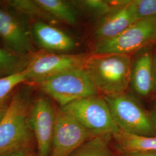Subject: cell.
Listing matches in <instances>:
<instances>
[{
	"instance_id": "1",
	"label": "cell",
	"mask_w": 156,
	"mask_h": 156,
	"mask_svg": "<svg viewBox=\"0 0 156 156\" xmlns=\"http://www.w3.org/2000/svg\"><path fill=\"white\" fill-rule=\"evenodd\" d=\"M131 65L130 55L93 53L83 67L98 93L110 96L126 93L129 86Z\"/></svg>"
},
{
	"instance_id": "2",
	"label": "cell",
	"mask_w": 156,
	"mask_h": 156,
	"mask_svg": "<svg viewBox=\"0 0 156 156\" xmlns=\"http://www.w3.org/2000/svg\"><path fill=\"white\" fill-rule=\"evenodd\" d=\"M33 86L27 83L12 96L4 116L0 120V153L29 145L33 133L29 124V109Z\"/></svg>"
},
{
	"instance_id": "3",
	"label": "cell",
	"mask_w": 156,
	"mask_h": 156,
	"mask_svg": "<svg viewBox=\"0 0 156 156\" xmlns=\"http://www.w3.org/2000/svg\"><path fill=\"white\" fill-rule=\"evenodd\" d=\"M32 85L36 86L44 94L57 102L60 106L98 94L84 67L67 71Z\"/></svg>"
},
{
	"instance_id": "4",
	"label": "cell",
	"mask_w": 156,
	"mask_h": 156,
	"mask_svg": "<svg viewBox=\"0 0 156 156\" xmlns=\"http://www.w3.org/2000/svg\"><path fill=\"white\" fill-rule=\"evenodd\" d=\"M115 123L120 131L142 136H156V131L146 111L133 96L126 93L103 96Z\"/></svg>"
},
{
	"instance_id": "5",
	"label": "cell",
	"mask_w": 156,
	"mask_h": 156,
	"mask_svg": "<svg viewBox=\"0 0 156 156\" xmlns=\"http://www.w3.org/2000/svg\"><path fill=\"white\" fill-rule=\"evenodd\" d=\"M156 41V16L139 20L117 36L95 43L94 54L130 55Z\"/></svg>"
},
{
	"instance_id": "6",
	"label": "cell",
	"mask_w": 156,
	"mask_h": 156,
	"mask_svg": "<svg viewBox=\"0 0 156 156\" xmlns=\"http://www.w3.org/2000/svg\"><path fill=\"white\" fill-rule=\"evenodd\" d=\"M60 107L95 135L113 134L120 131L103 96L97 95L84 98Z\"/></svg>"
},
{
	"instance_id": "7",
	"label": "cell",
	"mask_w": 156,
	"mask_h": 156,
	"mask_svg": "<svg viewBox=\"0 0 156 156\" xmlns=\"http://www.w3.org/2000/svg\"><path fill=\"white\" fill-rule=\"evenodd\" d=\"M90 55L53 53L41 50L33 55L27 70L26 83H38L60 73L83 67Z\"/></svg>"
},
{
	"instance_id": "8",
	"label": "cell",
	"mask_w": 156,
	"mask_h": 156,
	"mask_svg": "<svg viewBox=\"0 0 156 156\" xmlns=\"http://www.w3.org/2000/svg\"><path fill=\"white\" fill-rule=\"evenodd\" d=\"M95 135L69 113L56 108V123L49 156H69Z\"/></svg>"
},
{
	"instance_id": "9",
	"label": "cell",
	"mask_w": 156,
	"mask_h": 156,
	"mask_svg": "<svg viewBox=\"0 0 156 156\" xmlns=\"http://www.w3.org/2000/svg\"><path fill=\"white\" fill-rule=\"evenodd\" d=\"M56 108L49 97L40 95L31 100L29 124L37 144V156H49L56 123Z\"/></svg>"
},
{
	"instance_id": "10",
	"label": "cell",
	"mask_w": 156,
	"mask_h": 156,
	"mask_svg": "<svg viewBox=\"0 0 156 156\" xmlns=\"http://www.w3.org/2000/svg\"><path fill=\"white\" fill-rule=\"evenodd\" d=\"M0 38L5 49L22 56L36 53L31 30L26 23L0 6Z\"/></svg>"
},
{
	"instance_id": "11",
	"label": "cell",
	"mask_w": 156,
	"mask_h": 156,
	"mask_svg": "<svg viewBox=\"0 0 156 156\" xmlns=\"http://www.w3.org/2000/svg\"><path fill=\"white\" fill-rule=\"evenodd\" d=\"M31 32L34 42L42 51L69 53L77 46L76 42L71 35L48 23L35 21Z\"/></svg>"
},
{
	"instance_id": "12",
	"label": "cell",
	"mask_w": 156,
	"mask_h": 156,
	"mask_svg": "<svg viewBox=\"0 0 156 156\" xmlns=\"http://www.w3.org/2000/svg\"><path fill=\"white\" fill-rule=\"evenodd\" d=\"M132 60L129 86L141 97H147L153 90V53L149 45L137 51Z\"/></svg>"
},
{
	"instance_id": "13",
	"label": "cell",
	"mask_w": 156,
	"mask_h": 156,
	"mask_svg": "<svg viewBox=\"0 0 156 156\" xmlns=\"http://www.w3.org/2000/svg\"><path fill=\"white\" fill-rule=\"evenodd\" d=\"M138 20L134 0H131L127 5L101 19L93 34L95 42L106 41L117 36Z\"/></svg>"
},
{
	"instance_id": "14",
	"label": "cell",
	"mask_w": 156,
	"mask_h": 156,
	"mask_svg": "<svg viewBox=\"0 0 156 156\" xmlns=\"http://www.w3.org/2000/svg\"><path fill=\"white\" fill-rule=\"evenodd\" d=\"M112 143L113 148L120 154L156 151V135L142 136L119 131L112 134Z\"/></svg>"
},
{
	"instance_id": "15",
	"label": "cell",
	"mask_w": 156,
	"mask_h": 156,
	"mask_svg": "<svg viewBox=\"0 0 156 156\" xmlns=\"http://www.w3.org/2000/svg\"><path fill=\"white\" fill-rule=\"evenodd\" d=\"M40 6L57 22L75 25L78 21V8L73 1L36 0Z\"/></svg>"
},
{
	"instance_id": "16",
	"label": "cell",
	"mask_w": 156,
	"mask_h": 156,
	"mask_svg": "<svg viewBox=\"0 0 156 156\" xmlns=\"http://www.w3.org/2000/svg\"><path fill=\"white\" fill-rule=\"evenodd\" d=\"M112 134L95 136L84 143L69 156H122L113 148Z\"/></svg>"
},
{
	"instance_id": "17",
	"label": "cell",
	"mask_w": 156,
	"mask_h": 156,
	"mask_svg": "<svg viewBox=\"0 0 156 156\" xmlns=\"http://www.w3.org/2000/svg\"><path fill=\"white\" fill-rule=\"evenodd\" d=\"M33 56H22L0 48V77L24 71Z\"/></svg>"
},
{
	"instance_id": "18",
	"label": "cell",
	"mask_w": 156,
	"mask_h": 156,
	"mask_svg": "<svg viewBox=\"0 0 156 156\" xmlns=\"http://www.w3.org/2000/svg\"><path fill=\"white\" fill-rule=\"evenodd\" d=\"M131 0H84L75 1L77 8H80L101 19L115 11L127 5Z\"/></svg>"
},
{
	"instance_id": "19",
	"label": "cell",
	"mask_w": 156,
	"mask_h": 156,
	"mask_svg": "<svg viewBox=\"0 0 156 156\" xmlns=\"http://www.w3.org/2000/svg\"><path fill=\"white\" fill-rule=\"evenodd\" d=\"M5 3L23 15L36 19L35 21H42L51 24L57 23L40 6L36 0H10L6 1Z\"/></svg>"
},
{
	"instance_id": "20",
	"label": "cell",
	"mask_w": 156,
	"mask_h": 156,
	"mask_svg": "<svg viewBox=\"0 0 156 156\" xmlns=\"http://www.w3.org/2000/svg\"><path fill=\"white\" fill-rule=\"evenodd\" d=\"M27 76L26 68L20 73L0 77V105L8 101L9 95L19 84L26 82Z\"/></svg>"
},
{
	"instance_id": "21",
	"label": "cell",
	"mask_w": 156,
	"mask_h": 156,
	"mask_svg": "<svg viewBox=\"0 0 156 156\" xmlns=\"http://www.w3.org/2000/svg\"><path fill=\"white\" fill-rule=\"evenodd\" d=\"M138 20L156 16V0H134Z\"/></svg>"
},
{
	"instance_id": "22",
	"label": "cell",
	"mask_w": 156,
	"mask_h": 156,
	"mask_svg": "<svg viewBox=\"0 0 156 156\" xmlns=\"http://www.w3.org/2000/svg\"><path fill=\"white\" fill-rule=\"evenodd\" d=\"M0 156H31L30 145H25L1 153Z\"/></svg>"
},
{
	"instance_id": "23",
	"label": "cell",
	"mask_w": 156,
	"mask_h": 156,
	"mask_svg": "<svg viewBox=\"0 0 156 156\" xmlns=\"http://www.w3.org/2000/svg\"><path fill=\"white\" fill-rule=\"evenodd\" d=\"M122 156H156V151H147L120 154Z\"/></svg>"
},
{
	"instance_id": "24",
	"label": "cell",
	"mask_w": 156,
	"mask_h": 156,
	"mask_svg": "<svg viewBox=\"0 0 156 156\" xmlns=\"http://www.w3.org/2000/svg\"><path fill=\"white\" fill-rule=\"evenodd\" d=\"M153 90L156 94V53L153 54Z\"/></svg>"
},
{
	"instance_id": "25",
	"label": "cell",
	"mask_w": 156,
	"mask_h": 156,
	"mask_svg": "<svg viewBox=\"0 0 156 156\" xmlns=\"http://www.w3.org/2000/svg\"><path fill=\"white\" fill-rule=\"evenodd\" d=\"M149 113L153 126L156 131V105L154 106L151 111L149 112Z\"/></svg>"
},
{
	"instance_id": "26",
	"label": "cell",
	"mask_w": 156,
	"mask_h": 156,
	"mask_svg": "<svg viewBox=\"0 0 156 156\" xmlns=\"http://www.w3.org/2000/svg\"><path fill=\"white\" fill-rule=\"evenodd\" d=\"M8 105H9V102H8L7 101H6L4 103L0 105V120L4 116L6 112L7 111Z\"/></svg>"
},
{
	"instance_id": "27",
	"label": "cell",
	"mask_w": 156,
	"mask_h": 156,
	"mask_svg": "<svg viewBox=\"0 0 156 156\" xmlns=\"http://www.w3.org/2000/svg\"><path fill=\"white\" fill-rule=\"evenodd\" d=\"M154 44H156V42H154Z\"/></svg>"
}]
</instances>
